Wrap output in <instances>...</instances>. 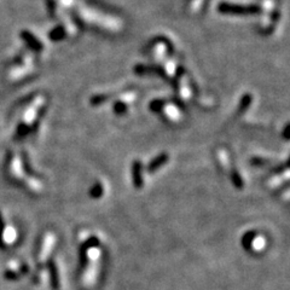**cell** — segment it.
Masks as SVG:
<instances>
[{
  "label": "cell",
  "instance_id": "5",
  "mask_svg": "<svg viewBox=\"0 0 290 290\" xmlns=\"http://www.w3.org/2000/svg\"><path fill=\"white\" fill-rule=\"evenodd\" d=\"M177 95L183 103H189L193 98L192 83L189 77L185 74L177 78Z\"/></svg>",
  "mask_w": 290,
  "mask_h": 290
},
{
  "label": "cell",
  "instance_id": "6",
  "mask_svg": "<svg viewBox=\"0 0 290 290\" xmlns=\"http://www.w3.org/2000/svg\"><path fill=\"white\" fill-rule=\"evenodd\" d=\"M160 111L163 115L164 119L168 122H171V124H178L183 119L182 109L176 103H168V102H166Z\"/></svg>",
  "mask_w": 290,
  "mask_h": 290
},
{
  "label": "cell",
  "instance_id": "19",
  "mask_svg": "<svg viewBox=\"0 0 290 290\" xmlns=\"http://www.w3.org/2000/svg\"><path fill=\"white\" fill-rule=\"evenodd\" d=\"M230 177H231L232 184H234L237 189H243V186H244V183H243L241 174L238 173V171H237V169H235V168L230 169Z\"/></svg>",
  "mask_w": 290,
  "mask_h": 290
},
{
  "label": "cell",
  "instance_id": "2",
  "mask_svg": "<svg viewBox=\"0 0 290 290\" xmlns=\"http://www.w3.org/2000/svg\"><path fill=\"white\" fill-rule=\"evenodd\" d=\"M138 98L137 91H127L122 95L115 97L113 103V111L116 115H124L135 103Z\"/></svg>",
  "mask_w": 290,
  "mask_h": 290
},
{
  "label": "cell",
  "instance_id": "20",
  "mask_svg": "<svg viewBox=\"0 0 290 290\" xmlns=\"http://www.w3.org/2000/svg\"><path fill=\"white\" fill-rule=\"evenodd\" d=\"M103 192H104V189L103 186H102V184H99V183H97L95 186L91 189L90 191V196L92 198H99L103 196Z\"/></svg>",
  "mask_w": 290,
  "mask_h": 290
},
{
  "label": "cell",
  "instance_id": "1",
  "mask_svg": "<svg viewBox=\"0 0 290 290\" xmlns=\"http://www.w3.org/2000/svg\"><path fill=\"white\" fill-rule=\"evenodd\" d=\"M77 7V15L80 18L81 22L86 23L90 27L97 28L99 30H103L105 33H114L122 29V23L117 18L109 15H104L102 12L96 11L91 7L85 6H75Z\"/></svg>",
  "mask_w": 290,
  "mask_h": 290
},
{
  "label": "cell",
  "instance_id": "18",
  "mask_svg": "<svg viewBox=\"0 0 290 290\" xmlns=\"http://www.w3.org/2000/svg\"><path fill=\"white\" fill-rule=\"evenodd\" d=\"M49 36L51 38V40L61 41V40H63L64 38H67V33H65L64 28L62 27V25H61V26H58V27L53 28V29L49 33Z\"/></svg>",
  "mask_w": 290,
  "mask_h": 290
},
{
  "label": "cell",
  "instance_id": "7",
  "mask_svg": "<svg viewBox=\"0 0 290 290\" xmlns=\"http://www.w3.org/2000/svg\"><path fill=\"white\" fill-rule=\"evenodd\" d=\"M243 243H244L245 248L248 250H254V252H263L264 248L266 247V239L264 236L255 234H247L243 238Z\"/></svg>",
  "mask_w": 290,
  "mask_h": 290
},
{
  "label": "cell",
  "instance_id": "16",
  "mask_svg": "<svg viewBox=\"0 0 290 290\" xmlns=\"http://www.w3.org/2000/svg\"><path fill=\"white\" fill-rule=\"evenodd\" d=\"M168 158H169L168 154H166V153L161 154L160 156L155 158L153 161L150 162V163H149L148 172L153 173V172H155V171H158V169H160L162 166H164V164H166L167 162H168Z\"/></svg>",
  "mask_w": 290,
  "mask_h": 290
},
{
  "label": "cell",
  "instance_id": "12",
  "mask_svg": "<svg viewBox=\"0 0 290 290\" xmlns=\"http://www.w3.org/2000/svg\"><path fill=\"white\" fill-rule=\"evenodd\" d=\"M21 38H22L23 41H25L30 49L34 50V51H41L44 48L41 41L39 40L33 33L28 32V30H22V32H21Z\"/></svg>",
  "mask_w": 290,
  "mask_h": 290
},
{
  "label": "cell",
  "instance_id": "15",
  "mask_svg": "<svg viewBox=\"0 0 290 290\" xmlns=\"http://www.w3.org/2000/svg\"><path fill=\"white\" fill-rule=\"evenodd\" d=\"M207 2L208 0H189L186 9L191 15H200L206 9Z\"/></svg>",
  "mask_w": 290,
  "mask_h": 290
},
{
  "label": "cell",
  "instance_id": "3",
  "mask_svg": "<svg viewBox=\"0 0 290 290\" xmlns=\"http://www.w3.org/2000/svg\"><path fill=\"white\" fill-rule=\"evenodd\" d=\"M46 98L44 96H38L32 102V104L29 105V108L26 111L25 117H23V122L21 125L28 127V129H32L33 125L35 124V121L38 120V116L40 115L41 109L45 105Z\"/></svg>",
  "mask_w": 290,
  "mask_h": 290
},
{
  "label": "cell",
  "instance_id": "9",
  "mask_svg": "<svg viewBox=\"0 0 290 290\" xmlns=\"http://www.w3.org/2000/svg\"><path fill=\"white\" fill-rule=\"evenodd\" d=\"M161 65H162V70H163V74L164 77H166V79L168 80L177 79L180 70V64L176 58L169 57V58H167Z\"/></svg>",
  "mask_w": 290,
  "mask_h": 290
},
{
  "label": "cell",
  "instance_id": "10",
  "mask_svg": "<svg viewBox=\"0 0 290 290\" xmlns=\"http://www.w3.org/2000/svg\"><path fill=\"white\" fill-rule=\"evenodd\" d=\"M143 164L140 161H134L132 164V182L135 189H142L144 182H143Z\"/></svg>",
  "mask_w": 290,
  "mask_h": 290
},
{
  "label": "cell",
  "instance_id": "11",
  "mask_svg": "<svg viewBox=\"0 0 290 290\" xmlns=\"http://www.w3.org/2000/svg\"><path fill=\"white\" fill-rule=\"evenodd\" d=\"M10 173L17 180H22L25 178V166H23V162L21 160V158L14 156L11 158V162H10Z\"/></svg>",
  "mask_w": 290,
  "mask_h": 290
},
{
  "label": "cell",
  "instance_id": "17",
  "mask_svg": "<svg viewBox=\"0 0 290 290\" xmlns=\"http://www.w3.org/2000/svg\"><path fill=\"white\" fill-rule=\"evenodd\" d=\"M216 158H218V162L220 164V167L223 168L224 172H227L231 169V166H230V158L227 153L224 149H219L216 151Z\"/></svg>",
  "mask_w": 290,
  "mask_h": 290
},
{
  "label": "cell",
  "instance_id": "8",
  "mask_svg": "<svg viewBox=\"0 0 290 290\" xmlns=\"http://www.w3.org/2000/svg\"><path fill=\"white\" fill-rule=\"evenodd\" d=\"M54 242H56V237H54L53 234H48L44 237L40 245V250H39V264L43 265V264H45L46 261H48L50 254H51L52 252V248H53L54 245Z\"/></svg>",
  "mask_w": 290,
  "mask_h": 290
},
{
  "label": "cell",
  "instance_id": "4",
  "mask_svg": "<svg viewBox=\"0 0 290 290\" xmlns=\"http://www.w3.org/2000/svg\"><path fill=\"white\" fill-rule=\"evenodd\" d=\"M172 46L167 40H158L154 44L151 49V58L155 64L161 65L167 58L171 57Z\"/></svg>",
  "mask_w": 290,
  "mask_h": 290
},
{
  "label": "cell",
  "instance_id": "14",
  "mask_svg": "<svg viewBox=\"0 0 290 290\" xmlns=\"http://www.w3.org/2000/svg\"><path fill=\"white\" fill-rule=\"evenodd\" d=\"M49 274H50V284H51V288L53 290H59L61 281H59L58 268H57L56 264H54L53 261H50L49 263Z\"/></svg>",
  "mask_w": 290,
  "mask_h": 290
},
{
  "label": "cell",
  "instance_id": "13",
  "mask_svg": "<svg viewBox=\"0 0 290 290\" xmlns=\"http://www.w3.org/2000/svg\"><path fill=\"white\" fill-rule=\"evenodd\" d=\"M0 239L4 244L10 245L14 244L15 241L17 239V232L12 226H4L0 230Z\"/></svg>",
  "mask_w": 290,
  "mask_h": 290
}]
</instances>
